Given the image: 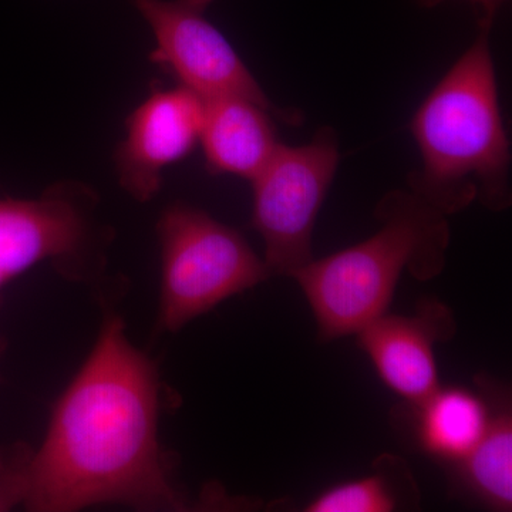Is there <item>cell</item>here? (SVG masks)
Masks as SVG:
<instances>
[{
	"label": "cell",
	"instance_id": "cell-1",
	"mask_svg": "<svg viewBox=\"0 0 512 512\" xmlns=\"http://www.w3.org/2000/svg\"><path fill=\"white\" fill-rule=\"evenodd\" d=\"M158 420L157 367L128 339L121 316L110 313L33 451L23 507L35 512L97 505L187 510V497L164 458Z\"/></svg>",
	"mask_w": 512,
	"mask_h": 512
},
{
	"label": "cell",
	"instance_id": "cell-2",
	"mask_svg": "<svg viewBox=\"0 0 512 512\" xmlns=\"http://www.w3.org/2000/svg\"><path fill=\"white\" fill-rule=\"evenodd\" d=\"M490 29L481 25L476 42L434 86L410 124L423 161L412 192L446 217L474 201L493 211L511 202V148Z\"/></svg>",
	"mask_w": 512,
	"mask_h": 512
},
{
	"label": "cell",
	"instance_id": "cell-3",
	"mask_svg": "<svg viewBox=\"0 0 512 512\" xmlns=\"http://www.w3.org/2000/svg\"><path fill=\"white\" fill-rule=\"evenodd\" d=\"M376 212L382 222L376 234L312 259L292 276L308 299L322 342L356 335L389 312L404 271L417 281H430L446 266V215L404 191L390 192Z\"/></svg>",
	"mask_w": 512,
	"mask_h": 512
},
{
	"label": "cell",
	"instance_id": "cell-4",
	"mask_svg": "<svg viewBox=\"0 0 512 512\" xmlns=\"http://www.w3.org/2000/svg\"><path fill=\"white\" fill-rule=\"evenodd\" d=\"M161 276L158 325L175 333L222 302L271 278L237 229L187 204H174L157 224Z\"/></svg>",
	"mask_w": 512,
	"mask_h": 512
},
{
	"label": "cell",
	"instance_id": "cell-5",
	"mask_svg": "<svg viewBox=\"0 0 512 512\" xmlns=\"http://www.w3.org/2000/svg\"><path fill=\"white\" fill-rule=\"evenodd\" d=\"M339 160L335 131L322 128L303 146L279 144L252 178V227L264 241L271 276L292 278L312 261L313 229Z\"/></svg>",
	"mask_w": 512,
	"mask_h": 512
},
{
	"label": "cell",
	"instance_id": "cell-6",
	"mask_svg": "<svg viewBox=\"0 0 512 512\" xmlns=\"http://www.w3.org/2000/svg\"><path fill=\"white\" fill-rule=\"evenodd\" d=\"M214 0H133L154 36L151 63L170 74L177 86L202 100L245 97L264 106L276 119L295 124L301 116L279 109L227 37L210 19Z\"/></svg>",
	"mask_w": 512,
	"mask_h": 512
},
{
	"label": "cell",
	"instance_id": "cell-7",
	"mask_svg": "<svg viewBox=\"0 0 512 512\" xmlns=\"http://www.w3.org/2000/svg\"><path fill=\"white\" fill-rule=\"evenodd\" d=\"M89 188L60 184L39 198L0 200V288L43 262L83 279L99 262L101 234Z\"/></svg>",
	"mask_w": 512,
	"mask_h": 512
},
{
	"label": "cell",
	"instance_id": "cell-8",
	"mask_svg": "<svg viewBox=\"0 0 512 512\" xmlns=\"http://www.w3.org/2000/svg\"><path fill=\"white\" fill-rule=\"evenodd\" d=\"M204 100L177 86L150 93L128 116L116 151L120 185L140 202L153 200L167 168L200 144Z\"/></svg>",
	"mask_w": 512,
	"mask_h": 512
},
{
	"label": "cell",
	"instance_id": "cell-9",
	"mask_svg": "<svg viewBox=\"0 0 512 512\" xmlns=\"http://www.w3.org/2000/svg\"><path fill=\"white\" fill-rule=\"evenodd\" d=\"M457 322L446 303L424 299L413 315L386 312L356 333L380 380L406 403L440 386L436 345L453 339Z\"/></svg>",
	"mask_w": 512,
	"mask_h": 512
},
{
	"label": "cell",
	"instance_id": "cell-10",
	"mask_svg": "<svg viewBox=\"0 0 512 512\" xmlns=\"http://www.w3.org/2000/svg\"><path fill=\"white\" fill-rule=\"evenodd\" d=\"M491 380H477L476 389L437 387L416 403L407 404L414 443L448 468L470 454L488 429L494 412Z\"/></svg>",
	"mask_w": 512,
	"mask_h": 512
},
{
	"label": "cell",
	"instance_id": "cell-11",
	"mask_svg": "<svg viewBox=\"0 0 512 512\" xmlns=\"http://www.w3.org/2000/svg\"><path fill=\"white\" fill-rule=\"evenodd\" d=\"M204 103L200 144L208 170L251 181L281 144L274 114L245 97H217Z\"/></svg>",
	"mask_w": 512,
	"mask_h": 512
},
{
	"label": "cell",
	"instance_id": "cell-12",
	"mask_svg": "<svg viewBox=\"0 0 512 512\" xmlns=\"http://www.w3.org/2000/svg\"><path fill=\"white\" fill-rule=\"evenodd\" d=\"M451 471L478 503L495 511H511L512 413L510 394L503 387H494L493 417L484 436Z\"/></svg>",
	"mask_w": 512,
	"mask_h": 512
},
{
	"label": "cell",
	"instance_id": "cell-13",
	"mask_svg": "<svg viewBox=\"0 0 512 512\" xmlns=\"http://www.w3.org/2000/svg\"><path fill=\"white\" fill-rule=\"evenodd\" d=\"M420 491L412 470L402 458L382 454L372 464V473L339 483L306 505L308 512H392L414 510Z\"/></svg>",
	"mask_w": 512,
	"mask_h": 512
},
{
	"label": "cell",
	"instance_id": "cell-14",
	"mask_svg": "<svg viewBox=\"0 0 512 512\" xmlns=\"http://www.w3.org/2000/svg\"><path fill=\"white\" fill-rule=\"evenodd\" d=\"M33 451L28 444L23 443L0 448V512L25 505L29 494Z\"/></svg>",
	"mask_w": 512,
	"mask_h": 512
},
{
	"label": "cell",
	"instance_id": "cell-15",
	"mask_svg": "<svg viewBox=\"0 0 512 512\" xmlns=\"http://www.w3.org/2000/svg\"><path fill=\"white\" fill-rule=\"evenodd\" d=\"M421 5L424 6H436L440 3L446 2V0H419ZM467 2L474 3V5L480 8L483 13V19H481V25H493V19L495 13L501 8V5L505 3V0H467Z\"/></svg>",
	"mask_w": 512,
	"mask_h": 512
}]
</instances>
